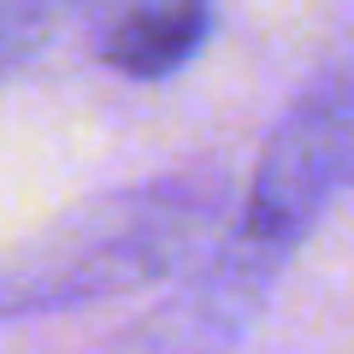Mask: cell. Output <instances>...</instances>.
Segmentation results:
<instances>
[{"label":"cell","mask_w":354,"mask_h":354,"mask_svg":"<svg viewBox=\"0 0 354 354\" xmlns=\"http://www.w3.org/2000/svg\"><path fill=\"white\" fill-rule=\"evenodd\" d=\"M218 195L207 183L171 177L148 189H118L77 207L71 218L0 254V319L65 313L165 278L213 225Z\"/></svg>","instance_id":"1"},{"label":"cell","mask_w":354,"mask_h":354,"mask_svg":"<svg viewBox=\"0 0 354 354\" xmlns=\"http://www.w3.org/2000/svg\"><path fill=\"white\" fill-rule=\"evenodd\" d=\"M342 189H354V71L313 83L283 113V124L260 148L236 236H248L272 260H290V248Z\"/></svg>","instance_id":"2"},{"label":"cell","mask_w":354,"mask_h":354,"mask_svg":"<svg viewBox=\"0 0 354 354\" xmlns=\"http://www.w3.org/2000/svg\"><path fill=\"white\" fill-rule=\"evenodd\" d=\"M213 0H124L101 24V65L130 83H160L201 53Z\"/></svg>","instance_id":"3"},{"label":"cell","mask_w":354,"mask_h":354,"mask_svg":"<svg viewBox=\"0 0 354 354\" xmlns=\"http://www.w3.org/2000/svg\"><path fill=\"white\" fill-rule=\"evenodd\" d=\"M0 48H6V24H0Z\"/></svg>","instance_id":"4"}]
</instances>
